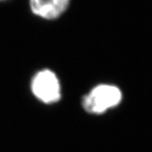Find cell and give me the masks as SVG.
I'll list each match as a JSON object with an SVG mask.
<instances>
[{"mask_svg":"<svg viewBox=\"0 0 152 152\" xmlns=\"http://www.w3.org/2000/svg\"><path fill=\"white\" fill-rule=\"evenodd\" d=\"M123 100L119 87L112 84H99L82 98L83 109L87 113L102 115L118 107Z\"/></svg>","mask_w":152,"mask_h":152,"instance_id":"obj_1","label":"cell"},{"mask_svg":"<svg viewBox=\"0 0 152 152\" xmlns=\"http://www.w3.org/2000/svg\"><path fill=\"white\" fill-rule=\"evenodd\" d=\"M31 91L34 97L46 105L58 102L62 98V86L54 71L43 69L37 72L31 80Z\"/></svg>","mask_w":152,"mask_h":152,"instance_id":"obj_2","label":"cell"},{"mask_svg":"<svg viewBox=\"0 0 152 152\" xmlns=\"http://www.w3.org/2000/svg\"><path fill=\"white\" fill-rule=\"evenodd\" d=\"M72 0H27L33 16L45 21H56L70 9Z\"/></svg>","mask_w":152,"mask_h":152,"instance_id":"obj_3","label":"cell"},{"mask_svg":"<svg viewBox=\"0 0 152 152\" xmlns=\"http://www.w3.org/2000/svg\"><path fill=\"white\" fill-rule=\"evenodd\" d=\"M12 0H0V4H3V3H6V2H10Z\"/></svg>","mask_w":152,"mask_h":152,"instance_id":"obj_4","label":"cell"}]
</instances>
